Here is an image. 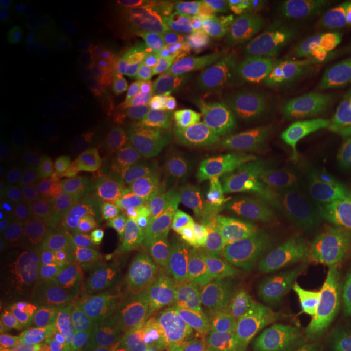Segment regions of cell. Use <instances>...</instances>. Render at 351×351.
<instances>
[{
    "label": "cell",
    "mask_w": 351,
    "mask_h": 351,
    "mask_svg": "<svg viewBox=\"0 0 351 351\" xmlns=\"http://www.w3.org/2000/svg\"><path fill=\"white\" fill-rule=\"evenodd\" d=\"M319 166L314 189L327 195L339 194L351 166V106L322 122L304 138Z\"/></svg>",
    "instance_id": "1"
},
{
    "label": "cell",
    "mask_w": 351,
    "mask_h": 351,
    "mask_svg": "<svg viewBox=\"0 0 351 351\" xmlns=\"http://www.w3.org/2000/svg\"><path fill=\"white\" fill-rule=\"evenodd\" d=\"M304 33L314 59L333 73L337 83L351 78V19L309 21Z\"/></svg>",
    "instance_id": "2"
},
{
    "label": "cell",
    "mask_w": 351,
    "mask_h": 351,
    "mask_svg": "<svg viewBox=\"0 0 351 351\" xmlns=\"http://www.w3.org/2000/svg\"><path fill=\"white\" fill-rule=\"evenodd\" d=\"M232 194L247 202L258 217H271L282 208L285 189L288 187V171H256L239 160L228 169Z\"/></svg>",
    "instance_id": "3"
},
{
    "label": "cell",
    "mask_w": 351,
    "mask_h": 351,
    "mask_svg": "<svg viewBox=\"0 0 351 351\" xmlns=\"http://www.w3.org/2000/svg\"><path fill=\"white\" fill-rule=\"evenodd\" d=\"M135 114L142 124L150 127H168L179 116V101L168 86L158 83L137 85L134 91Z\"/></svg>",
    "instance_id": "4"
},
{
    "label": "cell",
    "mask_w": 351,
    "mask_h": 351,
    "mask_svg": "<svg viewBox=\"0 0 351 351\" xmlns=\"http://www.w3.org/2000/svg\"><path fill=\"white\" fill-rule=\"evenodd\" d=\"M304 282L289 289L291 304H304L311 295L351 301V265H335L302 276Z\"/></svg>",
    "instance_id": "5"
},
{
    "label": "cell",
    "mask_w": 351,
    "mask_h": 351,
    "mask_svg": "<svg viewBox=\"0 0 351 351\" xmlns=\"http://www.w3.org/2000/svg\"><path fill=\"white\" fill-rule=\"evenodd\" d=\"M152 65L156 75L174 90H189L199 75V59L179 46H161L153 52Z\"/></svg>",
    "instance_id": "6"
},
{
    "label": "cell",
    "mask_w": 351,
    "mask_h": 351,
    "mask_svg": "<svg viewBox=\"0 0 351 351\" xmlns=\"http://www.w3.org/2000/svg\"><path fill=\"white\" fill-rule=\"evenodd\" d=\"M280 219L283 231L289 238H300L319 225L320 208L317 200L304 187L288 186L283 194Z\"/></svg>",
    "instance_id": "7"
},
{
    "label": "cell",
    "mask_w": 351,
    "mask_h": 351,
    "mask_svg": "<svg viewBox=\"0 0 351 351\" xmlns=\"http://www.w3.org/2000/svg\"><path fill=\"white\" fill-rule=\"evenodd\" d=\"M239 148L232 138L231 125L213 127L202 132L197 142V160L213 171H228L239 160Z\"/></svg>",
    "instance_id": "8"
},
{
    "label": "cell",
    "mask_w": 351,
    "mask_h": 351,
    "mask_svg": "<svg viewBox=\"0 0 351 351\" xmlns=\"http://www.w3.org/2000/svg\"><path fill=\"white\" fill-rule=\"evenodd\" d=\"M215 212L219 221L232 232V236L243 243L251 244L265 230L262 218L249 207L247 202L234 194L215 205Z\"/></svg>",
    "instance_id": "9"
},
{
    "label": "cell",
    "mask_w": 351,
    "mask_h": 351,
    "mask_svg": "<svg viewBox=\"0 0 351 351\" xmlns=\"http://www.w3.org/2000/svg\"><path fill=\"white\" fill-rule=\"evenodd\" d=\"M57 75L51 65L38 64L21 78L19 103L25 111H39L47 108L57 96Z\"/></svg>",
    "instance_id": "10"
},
{
    "label": "cell",
    "mask_w": 351,
    "mask_h": 351,
    "mask_svg": "<svg viewBox=\"0 0 351 351\" xmlns=\"http://www.w3.org/2000/svg\"><path fill=\"white\" fill-rule=\"evenodd\" d=\"M317 332L301 317H288L270 333L262 351H320Z\"/></svg>",
    "instance_id": "11"
},
{
    "label": "cell",
    "mask_w": 351,
    "mask_h": 351,
    "mask_svg": "<svg viewBox=\"0 0 351 351\" xmlns=\"http://www.w3.org/2000/svg\"><path fill=\"white\" fill-rule=\"evenodd\" d=\"M317 337L322 351H351V309H332L320 322Z\"/></svg>",
    "instance_id": "12"
},
{
    "label": "cell",
    "mask_w": 351,
    "mask_h": 351,
    "mask_svg": "<svg viewBox=\"0 0 351 351\" xmlns=\"http://www.w3.org/2000/svg\"><path fill=\"white\" fill-rule=\"evenodd\" d=\"M254 262H256L257 270L261 271L262 278L265 280L267 285L274 287L278 282L280 276L283 275L285 263L283 256L280 251L278 243L269 231L263 230L261 234L251 243Z\"/></svg>",
    "instance_id": "13"
},
{
    "label": "cell",
    "mask_w": 351,
    "mask_h": 351,
    "mask_svg": "<svg viewBox=\"0 0 351 351\" xmlns=\"http://www.w3.org/2000/svg\"><path fill=\"white\" fill-rule=\"evenodd\" d=\"M350 210L351 202H341L324 215V218L320 219V226L311 256H317L343 238L345 232L350 230Z\"/></svg>",
    "instance_id": "14"
},
{
    "label": "cell",
    "mask_w": 351,
    "mask_h": 351,
    "mask_svg": "<svg viewBox=\"0 0 351 351\" xmlns=\"http://www.w3.org/2000/svg\"><path fill=\"white\" fill-rule=\"evenodd\" d=\"M64 64L69 72L73 73L78 80L93 83L103 78V69H101L96 49L88 46L86 43L65 47Z\"/></svg>",
    "instance_id": "15"
},
{
    "label": "cell",
    "mask_w": 351,
    "mask_h": 351,
    "mask_svg": "<svg viewBox=\"0 0 351 351\" xmlns=\"http://www.w3.org/2000/svg\"><path fill=\"white\" fill-rule=\"evenodd\" d=\"M335 265H351V230L346 231L343 238L327 247L324 252L302 258L295 267V270L300 271L301 276H306L320 269H326V267Z\"/></svg>",
    "instance_id": "16"
},
{
    "label": "cell",
    "mask_w": 351,
    "mask_h": 351,
    "mask_svg": "<svg viewBox=\"0 0 351 351\" xmlns=\"http://www.w3.org/2000/svg\"><path fill=\"white\" fill-rule=\"evenodd\" d=\"M234 108L230 98L223 95H212L200 99L192 111V121L195 125L204 127L205 130L213 127H221L232 121Z\"/></svg>",
    "instance_id": "17"
},
{
    "label": "cell",
    "mask_w": 351,
    "mask_h": 351,
    "mask_svg": "<svg viewBox=\"0 0 351 351\" xmlns=\"http://www.w3.org/2000/svg\"><path fill=\"white\" fill-rule=\"evenodd\" d=\"M192 192L194 197L202 204H215L225 200L226 197L231 195L232 186L231 178L228 171H204L197 174L192 184Z\"/></svg>",
    "instance_id": "18"
},
{
    "label": "cell",
    "mask_w": 351,
    "mask_h": 351,
    "mask_svg": "<svg viewBox=\"0 0 351 351\" xmlns=\"http://www.w3.org/2000/svg\"><path fill=\"white\" fill-rule=\"evenodd\" d=\"M291 7L309 21L351 19V0H298Z\"/></svg>",
    "instance_id": "19"
},
{
    "label": "cell",
    "mask_w": 351,
    "mask_h": 351,
    "mask_svg": "<svg viewBox=\"0 0 351 351\" xmlns=\"http://www.w3.org/2000/svg\"><path fill=\"white\" fill-rule=\"evenodd\" d=\"M96 138L106 145L119 143L129 132V119L119 109L103 108L93 127Z\"/></svg>",
    "instance_id": "20"
},
{
    "label": "cell",
    "mask_w": 351,
    "mask_h": 351,
    "mask_svg": "<svg viewBox=\"0 0 351 351\" xmlns=\"http://www.w3.org/2000/svg\"><path fill=\"white\" fill-rule=\"evenodd\" d=\"M288 135L282 129L271 124H262V122H258V125L249 135L244 148H254V150L263 152H282L288 148Z\"/></svg>",
    "instance_id": "21"
},
{
    "label": "cell",
    "mask_w": 351,
    "mask_h": 351,
    "mask_svg": "<svg viewBox=\"0 0 351 351\" xmlns=\"http://www.w3.org/2000/svg\"><path fill=\"white\" fill-rule=\"evenodd\" d=\"M51 33L52 38L69 46L85 44L88 39L95 36V23L88 19H72Z\"/></svg>",
    "instance_id": "22"
},
{
    "label": "cell",
    "mask_w": 351,
    "mask_h": 351,
    "mask_svg": "<svg viewBox=\"0 0 351 351\" xmlns=\"http://www.w3.org/2000/svg\"><path fill=\"white\" fill-rule=\"evenodd\" d=\"M26 43V26L20 20L0 19V51L15 54Z\"/></svg>",
    "instance_id": "23"
},
{
    "label": "cell",
    "mask_w": 351,
    "mask_h": 351,
    "mask_svg": "<svg viewBox=\"0 0 351 351\" xmlns=\"http://www.w3.org/2000/svg\"><path fill=\"white\" fill-rule=\"evenodd\" d=\"M98 98L95 91V83L85 82V80H73L70 82L67 88H65L62 96V109L67 114L77 111L82 106L90 103L91 99Z\"/></svg>",
    "instance_id": "24"
},
{
    "label": "cell",
    "mask_w": 351,
    "mask_h": 351,
    "mask_svg": "<svg viewBox=\"0 0 351 351\" xmlns=\"http://www.w3.org/2000/svg\"><path fill=\"white\" fill-rule=\"evenodd\" d=\"M103 104L99 98L91 99L90 103L82 106L77 111L67 114V125L69 129L75 134H83V132L93 130V127L98 121L101 111H103Z\"/></svg>",
    "instance_id": "25"
},
{
    "label": "cell",
    "mask_w": 351,
    "mask_h": 351,
    "mask_svg": "<svg viewBox=\"0 0 351 351\" xmlns=\"http://www.w3.org/2000/svg\"><path fill=\"white\" fill-rule=\"evenodd\" d=\"M33 351H62L59 328L51 320H44L34 330Z\"/></svg>",
    "instance_id": "26"
},
{
    "label": "cell",
    "mask_w": 351,
    "mask_h": 351,
    "mask_svg": "<svg viewBox=\"0 0 351 351\" xmlns=\"http://www.w3.org/2000/svg\"><path fill=\"white\" fill-rule=\"evenodd\" d=\"M232 138H234L236 145H238L239 150H243L245 142H247L249 135L252 134V130L258 125V119L256 111H244L239 116H236L234 119L230 122Z\"/></svg>",
    "instance_id": "27"
},
{
    "label": "cell",
    "mask_w": 351,
    "mask_h": 351,
    "mask_svg": "<svg viewBox=\"0 0 351 351\" xmlns=\"http://www.w3.org/2000/svg\"><path fill=\"white\" fill-rule=\"evenodd\" d=\"M232 332H217L191 345L186 351H228L231 346Z\"/></svg>",
    "instance_id": "28"
},
{
    "label": "cell",
    "mask_w": 351,
    "mask_h": 351,
    "mask_svg": "<svg viewBox=\"0 0 351 351\" xmlns=\"http://www.w3.org/2000/svg\"><path fill=\"white\" fill-rule=\"evenodd\" d=\"M36 21L43 28L54 32V29L60 28L64 23H67L69 13L67 10H49V8H44V10L36 12Z\"/></svg>",
    "instance_id": "29"
},
{
    "label": "cell",
    "mask_w": 351,
    "mask_h": 351,
    "mask_svg": "<svg viewBox=\"0 0 351 351\" xmlns=\"http://www.w3.org/2000/svg\"><path fill=\"white\" fill-rule=\"evenodd\" d=\"M32 10V2L28 0H2L0 2V12L3 19L21 20Z\"/></svg>",
    "instance_id": "30"
},
{
    "label": "cell",
    "mask_w": 351,
    "mask_h": 351,
    "mask_svg": "<svg viewBox=\"0 0 351 351\" xmlns=\"http://www.w3.org/2000/svg\"><path fill=\"white\" fill-rule=\"evenodd\" d=\"M339 194L345 202H351V166H350L348 173H346V176H345L343 184H341V189H340Z\"/></svg>",
    "instance_id": "31"
},
{
    "label": "cell",
    "mask_w": 351,
    "mask_h": 351,
    "mask_svg": "<svg viewBox=\"0 0 351 351\" xmlns=\"http://www.w3.org/2000/svg\"><path fill=\"white\" fill-rule=\"evenodd\" d=\"M339 85H341L343 88H346L348 91H351V78H345V80H340Z\"/></svg>",
    "instance_id": "32"
},
{
    "label": "cell",
    "mask_w": 351,
    "mask_h": 351,
    "mask_svg": "<svg viewBox=\"0 0 351 351\" xmlns=\"http://www.w3.org/2000/svg\"><path fill=\"white\" fill-rule=\"evenodd\" d=\"M350 230H351V210H350Z\"/></svg>",
    "instance_id": "33"
},
{
    "label": "cell",
    "mask_w": 351,
    "mask_h": 351,
    "mask_svg": "<svg viewBox=\"0 0 351 351\" xmlns=\"http://www.w3.org/2000/svg\"><path fill=\"white\" fill-rule=\"evenodd\" d=\"M346 306H348V307H350V309H351V301H350V302H348V304H346Z\"/></svg>",
    "instance_id": "34"
}]
</instances>
